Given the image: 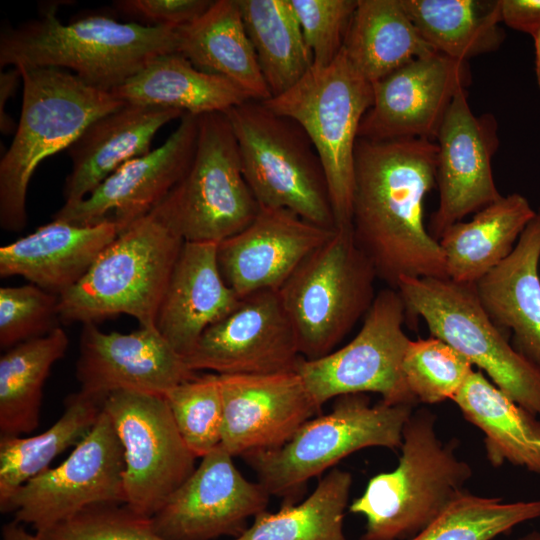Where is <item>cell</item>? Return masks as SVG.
<instances>
[{
  "instance_id": "cell-25",
  "label": "cell",
  "mask_w": 540,
  "mask_h": 540,
  "mask_svg": "<svg viewBox=\"0 0 540 540\" xmlns=\"http://www.w3.org/2000/svg\"><path fill=\"white\" fill-rule=\"evenodd\" d=\"M184 114L173 108L124 103L94 120L67 149L72 169L63 189L64 204L81 201L121 165L151 151L156 133Z\"/></svg>"
},
{
  "instance_id": "cell-34",
  "label": "cell",
  "mask_w": 540,
  "mask_h": 540,
  "mask_svg": "<svg viewBox=\"0 0 540 540\" xmlns=\"http://www.w3.org/2000/svg\"><path fill=\"white\" fill-rule=\"evenodd\" d=\"M271 97L294 86L313 66L289 0H237Z\"/></svg>"
},
{
  "instance_id": "cell-40",
  "label": "cell",
  "mask_w": 540,
  "mask_h": 540,
  "mask_svg": "<svg viewBox=\"0 0 540 540\" xmlns=\"http://www.w3.org/2000/svg\"><path fill=\"white\" fill-rule=\"evenodd\" d=\"M36 535L39 540H164L150 517L119 502L90 505Z\"/></svg>"
},
{
  "instance_id": "cell-1",
  "label": "cell",
  "mask_w": 540,
  "mask_h": 540,
  "mask_svg": "<svg viewBox=\"0 0 540 540\" xmlns=\"http://www.w3.org/2000/svg\"><path fill=\"white\" fill-rule=\"evenodd\" d=\"M437 152L429 139L357 140L353 234L390 288L403 277L447 278L442 249L423 218Z\"/></svg>"
},
{
  "instance_id": "cell-43",
  "label": "cell",
  "mask_w": 540,
  "mask_h": 540,
  "mask_svg": "<svg viewBox=\"0 0 540 540\" xmlns=\"http://www.w3.org/2000/svg\"><path fill=\"white\" fill-rule=\"evenodd\" d=\"M210 0H121L116 7L136 23L179 29L198 19L212 4Z\"/></svg>"
},
{
  "instance_id": "cell-31",
  "label": "cell",
  "mask_w": 540,
  "mask_h": 540,
  "mask_svg": "<svg viewBox=\"0 0 540 540\" xmlns=\"http://www.w3.org/2000/svg\"><path fill=\"white\" fill-rule=\"evenodd\" d=\"M343 49L370 83L436 52L423 39L401 0H358Z\"/></svg>"
},
{
  "instance_id": "cell-29",
  "label": "cell",
  "mask_w": 540,
  "mask_h": 540,
  "mask_svg": "<svg viewBox=\"0 0 540 540\" xmlns=\"http://www.w3.org/2000/svg\"><path fill=\"white\" fill-rule=\"evenodd\" d=\"M111 93L126 104L173 108L196 116L225 113L250 100L230 80L198 69L178 52L154 58Z\"/></svg>"
},
{
  "instance_id": "cell-45",
  "label": "cell",
  "mask_w": 540,
  "mask_h": 540,
  "mask_svg": "<svg viewBox=\"0 0 540 540\" xmlns=\"http://www.w3.org/2000/svg\"><path fill=\"white\" fill-rule=\"evenodd\" d=\"M19 79H21V74L17 67H12L0 74V128L4 134H8L12 130L13 120L6 113L5 108L9 99L16 92Z\"/></svg>"
},
{
  "instance_id": "cell-21",
  "label": "cell",
  "mask_w": 540,
  "mask_h": 540,
  "mask_svg": "<svg viewBox=\"0 0 540 540\" xmlns=\"http://www.w3.org/2000/svg\"><path fill=\"white\" fill-rule=\"evenodd\" d=\"M219 383L221 445L233 457L282 446L320 410L296 371L219 375Z\"/></svg>"
},
{
  "instance_id": "cell-19",
  "label": "cell",
  "mask_w": 540,
  "mask_h": 540,
  "mask_svg": "<svg viewBox=\"0 0 540 540\" xmlns=\"http://www.w3.org/2000/svg\"><path fill=\"white\" fill-rule=\"evenodd\" d=\"M469 81L465 61L438 52L411 60L372 83L373 103L358 138L434 141L454 96Z\"/></svg>"
},
{
  "instance_id": "cell-7",
  "label": "cell",
  "mask_w": 540,
  "mask_h": 540,
  "mask_svg": "<svg viewBox=\"0 0 540 540\" xmlns=\"http://www.w3.org/2000/svg\"><path fill=\"white\" fill-rule=\"evenodd\" d=\"M237 141L244 178L259 206L283 208L335 229L320 157L293 119L247 100L225 112Z\"/></svg>"
},
{
  "instance_id": "cell-5",
  "label": "cell",
  "mask_w": 540,
  "mask_h": 540,
  "mask_svg": "<svg viewBox=\"0 0 540 540\" xmlns=\"http://www.w3.org/2000/svg\"><path fill=\"white\" fill-rule=\"evenodd\" d=\"M435 421L427 409L413 412L397 467L372 477L349 506L366 520L361 540H408L466 492L472 469L456 455L455 440L438 438Z\"/></svg>"
},
{
  "instance_id": "cell-36",
  "label": "cell",
  "mask_w": 540,
  "mask_h": 540,
  "mask_svg": "<svg viewBox=\"0 0 540 540\" xmlns=\"http://www.w3.org/2000/svg\"><path fill=\"white\" fill-rule=\"evenodd\" d=\"M351 485L349 472L333 469L304 501L264 510L232 540H347L343 522Z\"/></svg>"
},
{
  "instance_id": "cell-47",
  "label": "cell",
  "mask_w": 540,
  "mask_h": 540,
  "mask_svg": "<svg viewBox=\"0 0 540 540\" xmlns=\"http://www.w3.org/2000/svg\"><path fill=\"white\" fill-rule=\"evenodd\" d=\"M535 46V71L537 82L540 87V31L533 36Z\"/></svg>"
},
{
  "instance_id": "cell-18",
  "label": "cell",
  "mask_w": 540,
  "mask_h": 540,
  "mask_svg": "<svg viewBox=\"0 0 540 540\" xmlns=\"http://www.w3.org/2000/svg\"><path fill=\"white\" fill-rule=\"evenodd\" d=\"M198 116L185 113L158 148L129 160L79 202L64 204L52 219L86 226L106 220L121 233L156 208L187 171L195 150Z\"/></svg>"
},
{
  "instance_id": "cell-48",
  "label": "cell",
  "mask_w": 540,
  "mask_h": 540,
  "mask_svg": "<svg viewBox=\"0 0 540 540\" xmlns=\"http://www.w3.org/2000/svg\"><path fill=\"white\" fill-rule=\"evenodd\" d=\"M518 540H540V533L537 531H533Z\"/></svg>"
},
{
  "instance_id": "cell-46",
  "label": "cell",
  "mask_w": 540,
  "mask_h": 540,
  "mask_svg": "<svg viewBox=\"0 0 540 540\" xmlns=\"http://www.w3.org/2000/svg\"><path fill=\"white\" fill-rule=\"evenodd\" d=\"M21 524L14 520L3 525L2 540H39L36 534H30Z\"/></svg>"
},
{
  "instance_id": "cell-23",
  "label": "cell",
  "mask_w": 540,
  "mask_h": 540,
  "mask_svg": "<svg viewBox=\"0 0 540 540\" xmlns=\"http://www.w3.org/2000/svg\"><path fill=\"white\" fill-rule=\"evenodd\" d=\"M217 246L184 242L158 310L157 330L184 358L202 333L240 301L221 275Z\"/></svg>"
},
{
  "instance_id": "cell-32",
  "label": "cell",
  "mask_w": 540,
  "mask_h": 540,
  "mask_svg": "<svg viewBox=\"0 0 540 540\" xmlns=\"http://www.w3.org/2000/svg\"><path fill=\"white\" fill-rule=\"evenodd\" d=\"M68 346L69 338L60 326L46 336L20 343L1 355V437H19L38 427L45 381Z\"/></svg>"
},
{
  "instance_id": "cell-33",
  "label": "cell",
  "mask_w": 540,
  "mask_h": 540,
  "mask_svg": "<svg viewBox=\"0 0 540 540\" xmlns=\"http://www.w3.org/2000/svg\"><path fill=\"white\" fill-rule=\"evenodd\" d=\"M423 39L438 53L465 61L504 39L498 1L401 0Z\"/></svg>"
},
{
  "instance_id": "cell-30",
  "label": "cell",
  "mask_w": 540,
  "mask_h": 540,
  "mask_svg": "<svg viewBox=\"0 0 540 540\" xmlns=\"http://www.w3.org/2000/svg\"><path fill=\"white\" fill-rule=\"evenodd\" d=\"M452 400L484 433L486 456L493 466L508 461L540 473V421L486 379L482 371L473 370Z\"/></svg>"
},
{
  "instance_id": "cell-41",
  "label": "cell",
  "mask_w": 540,
  "mask_h": 540,
  "mask_svg": "<svg viewBox=\"0 0 540 540\" xmlns=\"http://www.w3.org/2000/svg\"><path fill=\"white\" fill-rule=\"evenodd\" d=\"M59 296L34 284L0 288V347L48 335L60 327Z\"/></svg>"
},
{
  "instance_id": "cell-17",
  "label": "cell",
  "mask_w": 540,
  "mask_h": 540,
  "mask_svg": "<svg viewBox=\"0 0 540 540\" xmlns=\"http://www.w3.org/2000/svg\"><path fill=\"white\" fill-rule=\"evenodd\" d=\"M435 140L439 203L427 229L438 241L451 225L502 195L495 185L491 166L498 146L495 117L476 116L465 88L454 96Z\"/></svg>"
},
{
  "instance_id": "cell-35",
  "label": "cell",
  "mask_w": 540,
  "mask_h": 540,
  "mask_svg": "<svg viewBox=\"0 0 540 540\" xmlns=\"http://www.w3.org/2000/svg\"><path fill=\"white\" fill-rule=\"evenodd\" d=\"M104 402L82 391L65 400L62 416L41 434L0 437V506L27 481L49 468L68 447L78 445L98 420Z\"/></svg>"
},
{
  "instance_id": "cell-39",
  "label": "cell",
  "mask_w": 540,
  "mask_h": 540,
  "mask_svg": "<svg viewBox=\"0 0 540 540\" xmlns=\"http://www.w3.org/2000/svg\"><path fill=\"white\" fill-rule=\"evenodd\" d=\"M472 366L452 346L430 336L410 341L402 369L416 402L434 404L452 400L473 371Z\"/></svg>"
},
{
  "instance_id": "cell-28",
  "label": "cell",
  "mask_w": 540,
  "mask_h": 540,
  "mask_svg": "<svg viewBox=\"0 0 540 540\" xmlns=\"http://www.w3.org/2000/svg\"><path fill=\"white\" fill-rule=\"evenodd\" d=\"M535 215L529 201L513 193L480 209L472 220L451 225L438 240L447 278L475 284L511 254Z\"/></svg>"
},
{
  "instance_id": "cell-20",
  "label": "cell",
  "mask_w": 540,
  "mask_h": 540,
  "mask_svg": "<svg viewBox=\"0 0 540 540\" xmlns=\"http://www.w3.org/2000/svg\"><path fill=\"white\" fill-rule=\"evenodd\" d=\"M76 378L80 391L101 401L120 390L165 395L196 376L157 328L130 333L83 324Z\"/></svg>"
},
{
  "instance_id": "cell-10",
  "label": "cell",
  "mask_w": 540,
  "mask_h": 540,
  "mask_svg": "<svg viewBox=\"0 0 540 540\" xmlns=\"http://www.w3.org/2000/svg\"><path fill=\"white\" fill-rule=\"evenodd\" d=\"M412 413V405H371L365 394L340 396L330 413L306 421L282 446L244 458L270 495L289 496L358 450L401 448Z\"/></svg>"
},
{
  "instance_id": "cell-26",
  "label": "cell",
  "mask_w": 540,
  "mask_h": 540,
  "mask_svg": "<svg viewBox=\"0 0 540 540\" xmlns=\"http://www.w3.org/2000/svg\"><path fill=\"white\" fill-rule=\"evenodd\" d=\"M540 209L511 254L478 280L477 296L493 323L511 332L513 347L540 368Z\"/></svg>"
},
{
  "instance_id": "cell-2",
  "label": "cell",
  "mask_w": 540,
  "mask_h": 540,
  "mask_svg": "<svg viewBox=\"0 0 540 540\" xmlns=\"http://www.w3.org/2000/svg\"><path fill=\"white\" fill-rule=\"evenodd\" d=\"M178 29L90 15L62 23L56 9L0 33V67L58 68L111 92L154 58L177 52Z\"/></svg>"
},
{
  "instance_id": "cell-13",
  "label": "cell",
  "mask_w": 540,
  "mask_h": 540,
  "mask_svg": "<svg viewBox=\"0 0 540 540\" xmlns=\"http://www.w3.org/2000/svg\"><path fill=\"white\" fill-rule=\"evenodd\" d=\"M124 449L125 503L152 517L195 470L163 395L120 390L104 401Z\"/></svg>"
},
{
  "instance_id": "cell-3",
  "label": "cell",
  "mask_w": 540,
  "mask_h": 540,
  "mask_svg": "<svg viewBox=\"0 0 540 540\" xmlns=\"http://www.w3.org/2000/svg\"><path fill=\"white\" fill-rule=\"evenodd\" d=\"M163 200L101 252L83 278L59 296L62 323H96L120 314L140 327L156 317L184 244Z\"/></svg>"
},
{
  "instance_id": "cell-9",
  "label": "cell",
  "mask_w": 540,
  "mask_h": 540,
  "mask_svg": "<svg viewBox=\"0 0 540 540\" xmlns=\"http://www.w3.org/2000/svg\"><path fill=\"white\" fill-rule=\"evenodd\" d=\"M396 290L410 325L421 317L431 334L484 371L492 383L540 416V368L521 355L484 310L474 284L449 278L403 277Z\"/></svg>"
},
{
  "instance_id": "cell-42",
  "label": "cell",
  "mask_w": 540,
  "mask_h": 540,
  "mask_svg": "<svg viewBox=\"0 0 540 540\" xmlns=\"http://www.w3.org/2000/svg\"><path fill=\"white\" fill-rule=\"evenodd\" d=\"M313 65L326 66L341 52L358 0H289Z\"/></svg>"
},
{
  "instance_id": "cell-38",
  "label": "cell",
  "mask_w": 540,
  "mask_h": 540,
  "mask_svg": "<svg viewBox=\"0 0 540 540\" xmlns=\"http://www.w3.org/2000/svg\"><path fill=\"white\" fill-rule=\"evenodd\" d=\"M164 397L181 437L196 458L221 444L223 403L218 374L196 375Z\"/></svg>"
},
{
  "instance_id": "cell-22",
  "label": "cell",
  "mask_w": 540,
  "mask_h": 540,
  "mask_svg": "<svg viewBox=\"0 0 540 540\" xmlns=\"http://www.w3.org/2000/svg\"><path fill=\"white\" fill-rule=\"evenodd\" d=\"M335 229L311 223L287 209L260 206L246 228L218 244L221 275L240 299L258 291L279 290Z\"/></svg>"
},
{
  "instance_id": "cell-15",
  "label": "cell",
  "mask_w": 540,
  "mask_h": 540,
  "mask_svg": "<svg viewBox=\"0 0 540 540\" xmlns=\"http://www.w3.org/2000/svg\"><path fill=\"white\" fill-rule=\"evenodd\" d=\"M233 456L220 444L202 457L192 474L151 517L164 540H212L238 537L248 519L266 510L270 494L247 480Z\"/></svg>"
},
{
  "instance_id": "cell-44",
  "label": "cell",
  "mask_w": 540,
  "mask_h": 540,
  "mask_svg": "<svg viewBox=\"0 0 540 540\" xmlns=\"http://www.w3.org/2000/svg\"><path fill=\"white\" fill-rule=\"evenodd\" d=\"M501 22L530 34L540 31V0H498Z\"/></svg>"
},
{
  "instance_id": "cell-16",
  "label": "cell",
  "mask_w": 540,
  "mask_h": 540,
  "mask_svg": "<svg viewBox=\"0 0 540 540\" xmlns=\"http://www.w3.org/2000/svg\"><path fill=\"white\" fill-rule=\"evenodd\" d=\"M302 358L278 290L241 298L200 336L185 361L196 372L262 375L296 371Z\"/></svg>"
},
{
  "instance_id": "cell-6",
  "label": "cell",
  "mask_w": 540,
  "mask_h": 540,
  "mask_svg": "<svg viewBox=\"0 0 540 540\" xmlns=\"http://www.w3.org/2000/svg\"><path fill=\"white\" fill-rule=\"evenodd\" d=\"M263 103L306 132L324 169L335 227H352L355 148L360 123L373 103L372 83L342 48L330 64L313 65L294 86Z\"/></svg>"
},
{
  "instance_id": "cell-27",
  "label": "cell",
  "mask_w": 540,
  "mask_h": 540,
  "mask_svg": "<svg viewBox=\"0 0 540 540\" xmlns=\"http://www.w3.org/2000/svg\"><path fill=\"white\" fill-rule=\"evenodd\" d=\"M177 52L198 69L230 80L252 100L271 98L237 0L213 1L198 19L179 28Z\"/></svg>"
},
{
  "instance_id": "cell-14",
  "label": "cell",
  "mask_w": 540,
  "mask_h": 540,
  "mask_svg": "<svg viewBox=\"0 0 540 540\" xmlns=\"http://www.w3.org/2000/svg\"><path fill=\"white\" fill-rule=\"evenodd\" d=\"M124 449L103 410L69 457L27 481L0 506L36 531L54 525L90 505L125 503Z\"/></svg>"
},
{
  "instance_id": "cell-12",
  "label": "cell",
  "mask_w": 540,
  "mask_h": 540,
  "mask_svg": "<svg viewBox=\"0 0 540 540\" xmlns=\"http://www.w3.org/2000/svg\"><path fill=\"white\" fill-rule=\"evenodd\" d=\"M405 305L396 289L379 291L357 335L342 348L313 360L301 358L296 372L318 408L332 398L378 393L390 405L417 402L402 364L410 343L403 330Z\"/></svg>"
},
{
  "instance_id": "cell-37",
  "label": "cell",
  "mask_w": 540,
  "mask_h": 540,
  "mask_svg": "<svg viewBox=\"0 0 540 540\" xmlns=\"http://www.w3.org/2000/svg\"><path fill=\"white\" fill-rule=\"evenodd\" d=\"M538 517L540 501L504 503L466 491L408 540H492Z\"/></svg>"
},
{
  "instance_id": "cell-11",
  "label": "cell",
  "mask_w": 540,
  "mask_h": 540,
  "mask_svg": "<svg viewBox=\"0 0 540 540\" xmlns=\"http://www.w3.org/2000/svg\"><path fill=\"white\" fill-rule=\"evenodd\" d=\"M164 201L185 242L219 244L254 220L260 206L244 178L225 113L198 116L192 160Z\"/></svg>"
},
{
  "instance_id": "cell-4",
  "label": "cell",
  "mask_w": 540,
  "mask_h": 540,
  "mask_svg": "<svg viewBox=\"0 0 540 540\" xmlns=\"http://www.w3.org/2000/svg\"><path fill=\"white\" fill-rule=\"evenodd\" d=\"M18 69L23 84L20 119L0 161V226L8 232H20L27 224V191L38 165L124 104L64 69Z\"/></svg>"
},
{
  "instance_id": "cell-24",
  "label": "cell",
  "mask_w": 540,
  "mask_h": 540,
  "mask_svg": "<svg viewBox=\"0 0 540 540\" xmlns=\"http://www.w3.org/2000/svg\"><path fill=\"white\" fill-rule=\"evenodd\" d=\"M118 234L110 220L80 226L52 219L0 247V276H20L60 296L83 278Z\"/></svg>"
},
{
  "instance_id": "cell-8",
  "label": "cell",
  "mask_w": 540,
  "mask_h": 540,
  "mask_svg": "<svg viewBox=\"0 0 540 540\" xmlns=\"http://www.w3.org/2000/svg\"><path fill=\"white\" fill-rule=\"evenodd\" d=\"M377 278L352 227L336 228L302 261L278 292L303 358L329 354L365 317Z\"/></svg>"
}]
</instances>
